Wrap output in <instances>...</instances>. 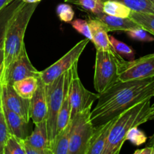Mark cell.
Instances as JSON below:
<instances>
[{"label": "cell", "mask_w": 154, "mask_h": 154, "mask_svg": "<svg viewBox=\"0 0 154 154\" xmlns=\"http://www.w3.org/2000/svg\"><path fill=\"white\" fill-rule=\"evenodd\" d=\"M151 110V99H146L136 104L116 117L110 131L104 154H118L120 153L125 135L134 126H139L149 121Z\"/></svg>", "instance_id": "cell-2"}, {"label": "cell", "mask_w": 154, "mask_h": 154, "mask_svg": "<svg viewBox=\"0 0 154 154\" xmlns=\"http://www.w3.org/2000/svg\"><path fill=\"white\" fill-rule=\"evenodd\" d=\"M149 120H154V103L151 105L150 114L149 116Z\"/></svg>", "instance_id": "cell-38"}, {"label": "cell", "mask_w": 154, "mask_h": 154, "mask_svg": "<svg viewBox=\"0 0 154 154\" xmlns=\"http://www.w3.org/2000/svg\"><path fill=\"white\" fill-rule=\"evenodd\" d=\"M35 126L33 132L24 140L36 148L46 150L50 154H53L48 138L46 121L44 120Z\"/></svg>", "instance_id": "cell-18"}, {"label": "cell", "mask_w": 154, "mask_h": 154, "mask_svg": "<svg viewBox=\"0 0 154 154\" xmlns=\"http://www.w3.org/2000/svg\"><path fill=\"white\" fill-rule=\"evenodd\" d=\"M12 1H13V0H0V10H1L2 8H4L5 6L8 5L9 3Z\"/></svg>", "instance_id": "cell-37"}, {"label": "cell", "mask_w": 154, "mask_h": 154, "mask_svg": "<svg viewBox=\"0 0 154 154\" xmlns=\"http://www.w3.org/2000/svg\"><path fill=\"white\" fill-rule=\"evenodd\" d=\"M2 72L1 74H0V97H1V77H2Z\"/></svg>", "instance_id": "cell-41"}, {"label": "cell", "mask_w": 154, "mask_h": 154, "mask_svg": "<svg viewBox=\"0 0 154 154\" xmlns=\"http://www.w3.org/2000/svg\"><path fill=\"white\" fill-rule=\"evenodd\" d=\"M40 72L33 66L29 59L25 46L21 50L19 55L9 64L2 73V81L9 85L16 81L28 77H39Z\"/></svg>", "instance_id": "cell-10"}, {"label": "cell", "mask_w": 154, "mask_h": 154, "mask_svg": "<svg viewBox=\"0 0 154 154\" xmlns=\"http://www.w3.org/2000/svg\"><path fill=\"white\" fill-rule=\"evenodd\" d=\"M3 111L10 134L15 135L20 139H26L29 136V122L4 105Z\"/></svg>", "instance_id": "cell-14"}, {"label": "cell", "mask_w": 154, "mask_h": 154, "mask_svg": "<svg viewBox=\"0 0 154 154\" xmlns=\"http://www.w3.org/2000/svg\"><path fill=\"white\" fill-rule=\"evenodd\" d=\"M104 2L101 0H78L77 5H79L85 11L91 12L95 16L103 13Z\"/></svg>", "instance_id": "cell-29"}, {"label": "cell", "mask_w": 154, "mask_h": 154, "mask_svg": "<svg viewBox=\"0 0 154 154\" xmlns=\"http://www.w3.org/2000/svg\"><path fill=\"white\" fill-rule=\"evenodd\" d=\"M91 110L77 114L71 120L68 154H86L95 126L91 121Z\"/></svg>", "instance_id": "cell-6"}, {"label": "cell", "mask_w": 154, "mask_h": 154, "mask_svg": "<svg viewBox=\"0 0 154 154\" xmlns=\"http://www.w3.org/2000/svg\"><path fill=\"white\" fill-rule=\"evenodd\" d=\"M147 146H149V147H150L152 149V150H153V154H154V133L152 134V136L149 138V143H148Z\"/></svg>", "instance_id": "cell-36"}, {"label": "cell", "mask_w": 154, "mask_h": 154, "mask_svg": "<svg viewBox=\"0 0 154 154\" xmlns=\"http://www.w3.org/2000/svg\"><path fill=\"white\" fill-rule=\"evenodd\" d=\"M25 3H39L42 0H22Z\"/></svg>", "instance_id": "cell-39"}, {"label": "cell", "mask_w": 154, "mask_h": 154, "mask_svg": "<svg viewBox=\"0 0 154 154\" xmlns=\"http://www.w3.org/2000/svg\"><path fill=\"white\" fill-rule=\"evenodd\" d=\"M5 63V50L4 47L0 48V74L2 72Z\"/></svg>", "instance_id": "cell-35"}, {"label": "cell", "mask_w": 154, "mask_h": 154, "mask_svg": "<svg viewBox=\"0 0 154 154\" xmlns=\"http://www.w3.org/2000/svg\"><path fill=\"white\" fill-rule=\"evenodd\" d=\"M122 58L113 49L96 50L94 87L97 93H103L119 81V61Z\"/></svg>", "instance_id": "cell-4"}, {"label": "cell", "mask_w": 154, "mask_h": 154, "mask_svg": "<svg viewBox=\"0 0 154 154\" xmlns=\"http://www.w3.org/2000/svg\"><path fill=\"white\" fill-rule=\"evenodd\" d=\"M4 154H25L23 140L10 134L5 144Z\"/></svg>", "instance_id": "cell-26"}, {"label": "cell", "mask_w": 154, "mask_h": 154, "mask_svg": "<svg viewBox=\"0 0 154 154\" xmlns=\"http://www.w3.org/2000/svg\"><path fill=\"white\" fill-rule=\"evenodd\" d=\"M71 25H72V28L82 35L85 38H88L90 40L91 42L92 41V35H91V32L90 26H89L88 22L85 20L82 19H75L72 20L71 21Z\"/></svg>", "instance_id": "cell-32"}, {"label": "cell", "mask_w": 154, "mask_h": 154, "mask_svg": "<svg viewBox=\"0 0 154 154\" xmlns=\"http://www.w3.org/2000/svg\"><path fill=\"white\" fill-rule=\"evenodd\" d=\"M23 145H24V150H25V154H50L46 150H40V149L33 147L25 140H23Z\"/></svg>", "instance_id": "cell-33"}, {"label": "cell", "mask_w": 154, "mask_h": 154, "mask_svg": "<svg viewBox=\"0 0 154 154\" xmlns=\"http://www.w3.org/2000/svg\"><path fill=\"white\" fill-rule=\"evenodd\" d=\"M24 3L22 0H13L0 10V48L4 47L6 30L11 19Z\"/></svg>", "instance_id": "cell-19"}, {"label": "cell", "mask_w": 154, "mask_h": 154, "mask_svg": "<svg viewBox=\"0 0 154 154\" xmlns=\"http://www.w3.org/2000/svg\"><path fill=\"white\" fill-rule=\"evenodd\" d=\"M88 24L91 32V42L95 45L96 50L108 51L113 49L110 45L109 35L107 34L109 32L107 31L104 24L97 18H90Z\"/></svg>", "instance_id": "cell-17"}, {"label": "cell", "mask_w": 154, "mask_h": 154, "mask_svg": "<svg viewBox=\"0 0 154 154\" xmlns=\"http://www.w3.org/2000/svg\"><path fill=\"white\" fill-rule=\"evenodd\" d=\"M95 18L98 19L104 24L108 32L119 31V30L126 32L140 27L131 18L110 16L106 14L104 12L96 15Z\"/></svg>", "instance_id": "cell-16"}, {"label": "cell", "mask_w": 154, "mask_h": 154, "mask_svg": "<svg viewBox=\"0 0 154 154\" xmlns=\"http://www.w3.org/2000/svg\"><path fill=\"white\" fill-rule=\"evenodd\" d=\"M109 39L112 48L116 54H119L122 58H126L128 60H134L135 51L133 50L132 48L128 46L127 44L118 40L113 35H109Z\"/></svg>", "instance_id": "cell-25"}, {"label": "cell", "mask_w": 154, "mask_h": 154, "mask_svg": "<svg viewBox=\"0 0 154 154\" xmlns=\"http://www.w3.org/2000/svg\"><path fill=\"white\" fill-rule=\"evenodd\" d=\"M65 77H66V72L56 78L52 83L46 84L48 110H47L45 121H46L51 150L56 137L57 117L61 108L63 95H64Z\"/></svg>", "instance_id": "cell-5"}, {"label": "cell", "mask_w": 154, "mask_h": 154, "mask_svg": "<svg viewBox=\"0 0 154 154\" xmlns=\"http://www.w3.org/2000/svg\"><path fill=\"white\" fill-rule=\"evenodd\" d=\"M66 2H69V3H72V4L77 5V2H78V0H64Z\"/></svg>", "instance_id": "cell-40"}, {"label": "cell", "mask_w": 154, "mask_h": 154, "mask_svg": "<svg viewBox=\"0 0 154 154\" xmlns=\"http://www.w3.org/2000/svg\"><path fill=\"white\" fill-rule=\"evenodd\" d=\"M99 93L95 94L88 90L82 83L78 74V62L71 67L69 83V102L71 106L70 120L79 113L91 109L95 100H98Z\"/></svg>", "instance_id": "cell-7"}, {"label": "cell", "mask_w": 154, "mask_h": 154, "mask_svg": "<svg viewBox=\"0 0 154 154\" xmlns=\"http://www.w3.org/2000/svg\"><path fill=\"white\" fill-rule=\"evenodd\" d=\"M147 137L146 134L138 129V126L131 128L125 135V141H129L135 146H140L146 142Z\"/></svg>", "instance_id": "cell-28"}, {"label": "cell", "mask_w": 154, "mask_h": 154, "mask_svg": "<svg viewBox=\"0 0 154 154\" xmlns=\"http://www.w3.org/2000/svg\"><path fill=\"white\" fill-rule=\"evenodd\" d=\"M129 17L137 23L141 28L154 36V14L141 13L131 11Z\"/></svg>", "instance_id": "cell-24"}, {"label": "cell", "mask_w": 154, "mask_h": 154, "mask_svg": "<svg viewBox=\"0 0 154 154\" xmlns=\"http://www.w3.org/2000/svg\"><path fill=\"white\" fill-rule=\"evenodd\" d=\"M71 69L66 72L64 84V95L61 108L59 111L57 122V131L56 135L61 132L70 122L71 106L69 102V83H70Z\"/></svg>", "instance_id": "cell-15"}, {"label": "cell", "mask_w": 154, "mask_h": 154, "mask_svg": "<svg viewBox=\"0 0 154 154\" xmlns=\"http://www.w3.org/2000/svg\"><path fill=\"white\" fill-rule=\"evenodd\" d=\"M47 97L46 84L40 75L38 78V87L33 97L30 99V116L35 125L44 121L47 115Z\"/></svg>", "instance_id": "cell-12"}, {"label": "cell", "mask_w": 154, "mask_h": 154, "mask_svg": "<svg viewBox=\"0 0 154 154\" xmlns=\"http://www.w3.org/2000/svg\"><path fill=\"white\" fill-rule=\"evenodd\" d=\"M1 99L3 105L11 111L30 122V99H24L17 93L12 85L2 81L1 77Z\"/></svg>", "instance_id": "cell-11"}, {"label": "cell", "mask_w": 154, "mask_h": 154, "mask_svg": "<svg viewBox=\"0 0 154 154\" xmlns=\"http://www.w3.org/2000/svg\"><path fill=\"white\" fill-rule=\"evenodd\" d=\"M116 118L104 124L95 127L86 154H104L110 131L114 124Z\"/></svg>", "instance_id": "cell-13"}, {"label": "cell", "mask_w": 154, "mask_h": 154, "mask_svg": "<svg viewBox=\"0 0 154 154\" xmlns=\"http://www.w3.org/2000/svg\"><path fill=\"white\" fill-rule=\"evenodd\" d=\"M105 2L107 0H101ZM128 6L132 11L154 14V0H116Z\"/></svg>", "instance_id": "cell-23"}, {"label": "cell", "mask_w": 154, "mask_h": 154, "mask_svg": "<svg viewBox=\"0 0 154 154\" xmlns=\"http://www.w3.org/2000/svg\"><path fill=\"white\" fill-rule=\"evenodd\" d=\"M134 154H153V150L149 146H146L144 148L137 149L134 152Z\"/></svg>", "instance_id": "cell-34"}, {"label": "cell", "mask_w": 154, "mask_h": 154, "mask_svg": "<svg viewBox=\"0 0 154 154\" xmlns=\"http://www.w3.org/2000/svg\"><path fill=\"white\" fill-rule=\"evenodd\" d=\"M56 12L59 19L64 23H70L75 15L72 6L66 3L58 5L56 8Z\"/></svg>", "instance_id": "cell-31"}, {"label": "cell", "mask_w": 154, "mask_h": 154, "mask_svg": "<svg viewBox=\"0 0 154 154\" xmlns=\"http://www.w3.org/2000/svg\"><path fill=\"white\" fill-rule=\"evenodd\" d=\"M39 78V77H38ZM38 78L36 77H28L22 80L16 81L12 84L19 96L27 99H30L33 97L38 87Z\"/></svg>", "instance_id": "cell-20"}, {"label": "cell", "mask_w": 154, "mask_h": 154, "mask_svg": "<svg viewBox=\"0 0 154 154\" xmlns=\"http://www.w3.org/2000/svg\"><path fill=\"white\" fill-rule=\"evenodd\" d=\"M154 97V77L142 80L120 81L99 93L98 103L91 111L95 127L104 124L136 104Z\"/></svg>", "instance_id": "cell-1"}, {"label": "cell", "mask_w": 154, "mask_h": 154, "mask_svg": "<svg viewBox=\"0 0 154 154\" xmlns=\"http://www.w3.org/2000/svg\"><path fill=\"white\" fill-rule=\"evenodd\" d=\"M10 135L5 117L2 99L0 97V154H4V146L8 137Z\"/></svg>", "instance_id": "cell-27"}, {"label": "cell", "mask_w": 154, "mask_h": 154, "mask_svg": "<svg viewBox=\"0 0 154 154\" xmlns=\"http://www.w3.org/2000/svg\"><path fill=\"white\" fill-rule=\"evenodd\" d=\"M71 120L61 132L56 135L51 151L53 154H68L69 147V138H70Z\"/></svg>", "instance_id": "cell-21"}, {"label": "cell", "mask_w": 154, "mask_h": 154, "mask_svg": "<svg viewBox=\"0 0 154 154\" xmlns=\"http://www.w3.org/2000/svg\"><path fill=\"white\" fill-rule=\"evenodd\" d=\"M103 12L110 16L129 17L131 10L120 2L116 0H107L104 2Z\"/></svg>", "instance_id": "cell-22"}, {"label": "cell", "mask_w": 154, "mask_h": 154, "mask_svg": "<svg viewBox=\"0 0 154 154\" xmlns=\"http://www.w3.org/2000/svg\"><path fill=\"white\" fill-rule=\"evenodd\" d=\"M89 42L90 40L88 38L81 40L75 44L60 60L45 70L40 72V77L45 84H51L56 78L69 70L71 67L79 61L80 56L82 55Z\"/></svg>", "instance_id": "cell-9"}, {"label": "cell", "mask_w": 154, "mask_h": 154, "mask_svg": "<svg viewBox=\"0 0 154 154\" xmlns=\"http://www.w3.org/2000/svg\"><path fill=\"white\" fill-rule=\"evenodd\" d=\"M154 77V53L137 60L119 61V81L142 80Z\"/></svg>", "instance_id": "cell-8"}, {"label": "cell", "mask_w": 154, "mask_h": 154, "mask_svg": "<svg viewBox=\"0 0 154 154\" xmlns=\"http://www.w3.org/2000/svg\"><path fill=\"white\" fill-rule=\"evenodd\" d=\"M126 34L130 38L137 41V42H152L154 41V38L151 35L150 33H149L146 30L143 29L141 27L126 31Z\"/></svg>", "instance_id": "cell-30"}, {"label": "cell", "mask_w": 154, "mask_h": 154, "mask_svg": "<svg viewBox=\"0 0 154 154\" xmlns=\"http://www.w3.org/2000/svg\"><path fill=\"white\" fill-rule=\"evenodd\" d=\"M39 3H24L14 14L9 22L4 42L5 69L19 55L24 45V35L29 22Z\"/></svg>", "instance_id": "cell-3"}]
</instances>
